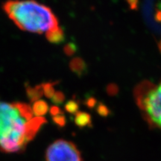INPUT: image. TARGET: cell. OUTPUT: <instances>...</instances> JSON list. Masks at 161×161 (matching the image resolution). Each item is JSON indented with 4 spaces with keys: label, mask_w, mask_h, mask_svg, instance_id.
Masks as SVG:
<instances>
[{
    "label": "cell",
    "mask_w": 161,
    "mask_h": 161,
    "mask_svg": "<svg viewBox=\"0 0 161 161\" xmlns=\"http://www.w3.org/2000/svg\"><path fill=\"white\" fill-rule=\"evenodd\" d=\"M32 108L22 102H0V150L20 152L35 137L46 120L34 117Z\"/></svg>",
    "instance_id": "1"
},
{
    "label": "cell",
    "mask_w": 161,
    "mask_h": 161,
    "mask_svg": "<svg viewBox=\"0 0 161 161\" xmlns=\"http://www.w3.org/2000/svg\"><path fill=\"white\" fill-rule=\"evenodd\" d=\"M3 7L10 19L23 31L42 34L59 26L52 10L36 2H7Z\"/></svg>",
    "instance_id": "2"
},
{
    "label": "cell",
    "mask_w": 161,
    "mask_h": 161,
    "mask_svg": "<svg viewBox=\"0 0 161 161\" xmlns=\"http://www.w3.org/2000/svg\"><path fill=\"white\" fill-rule=\"evenodd\" d=\"M137 104L150 124L161 128V82L143 84L138 87Z\"/></svg>",
    "instance_id": "3"
},
{
    "label": "cell",
    "mask_w": 161,
    "mask_h": 161,
    "mask_svg": "<svg viewBox=\"0 0 161 161\" xmlns=\"http://www.w3.org/2000/svg\"><path fill=\"white\" fill-rule=\"evenodd\" d=\"M45 161H83L80 151L73 142L58 140L48 147Z\"/></svg>",
    "instance_id": "4"
},
{
    "label": "cell",
    "mask_w": 161,
    "mask_h": 161,
    "mask_svg": "<svg viewBox=\"0 0 161 161\" xmlns=\"http://www.w3.org/2000/svg\"><path fill=\"white\" fill-rule=\"evenodd\" d=\"M46 36L48 41L54 44H60L65 41V35L60 26L48 31Z\"/></svg>",
    "instance_id": "5"
},
{
    "label": "cell",
    "mask_w": 161,
    "mask_h": 161,
    "mask_svg": "<svg viewBox=\"0 0 161 161\" xmlns=\"http://www.w3.org/2000/svg\"><path fill=\"white\" fill-rule=\"evenodd\" d=\"M69 67L72 72H73L79 77L84 75L87 72V66L85 61L80 58H73L70 61Z\"/></svg>",
    "instance_id": "6"
},
{
    "label": "cell",
    "mask_w": 161,
    "mask_h": 161,
    "mask_svg": "<svg viewBox=\"0 0 161 161\" xmlns=\"http://www.w3.org/2000/svg\"><path fill=\"white\" fill-rule=\"evenodd\" d=\"M75 123L78 127L80 128L90 127L92 125L91 116L88 113L78 111L75 114Z\"/></svg>",
    "instance_id": "7"
},
{
    "label": "cell",
    "mask_w": 161,
    "mask_h": 161,
    "mask_svg": "<svg viewBox=\"0 0 161 161\" xmlns=\"http://www.w3.org/2000/svg\"><path fill=\"white\" fill-rule=\"evenodd\" d=\"M26 94L30 102H37L43 96V86L42 84H38L35 86H26Z\"/></svg>",
    "instance_id": "8"
},
{
    "label": "cell",
    "mask_w": 161,
    "mask_h": 161,
    "mask_svg": "<svg viewBox=\"0 0 161 161\" xmlns=\"http://www.w3.org/2000/svg\"><path fill=\"white\" fill-rule=\"evenodd\" d=\"M32 111L37 117H42L49 111V105L45 101L40 99L34 102L32 106Z\"/></svg>",
    "instance_id": "9"
},
{
    "label": "cell",
    "mask_w": 161,
    "mask_h": 161,
    "mask_svg": "<svg viewBox=\"0 0 161 161\" xmlns=\"http://www.w3.org/2000/svg\"><path fill=\"white\" fill-rule=\"evenodd\" d=\"M55 83H51V82H48V83H44L42 84L43 86V95L46 96V98H50L53 96L55 94Z\"/></svg>",
    "instance_id": "10"
},
{
    "label": "cell",
    "mask_w": 161,
    "mask_h": 161,
    "mask_svg": "<svg viewBox=\"0 0 161 161\" xmlns=\"http://www.w3.org/2000/svg\"><path fill=\"white\" fill-rule=\"evenodd\" d=\"M78 109H79V105L76 101L74 100H69L66 102L65 104V110L66 112L71 114H75L78 112Z\"/></svg>",
    "instance_id": "11"
},
{
    "label": "cell",
    "mask_w": 161,
    "mask_h": 161,
    "mask_svg": "<svg viewBox=\"0 0 161 161\" xmlns=\"http://www.w3.org/2000/svg\"><path fill=\"white\" fill-rule=\"evenodd\" d=\"M51 100L54 104H58V105L62 104L64 103V101H65V95L60 91L55 92L53 96L51 98Z\"/></svg>",
    "instance_id": "12"
},
{
    "label": "cell",
    "mask_w": 161,
    "mask_h": 161,
    "mask_svg": "<svg viewBox=\"0 0 161 161\" xmlns=\"http://www.w3.org/2000/svg\"><path fill=\"white\" fill-rule=\"evenodd\" d=\"M64 52L67 56L73 55L77 52V46L73 43H69L65 46Z\"/></svg>",
    "instance_id": "13"
},
{
    "label": "cell",
    "mask_w": 161,
    "mask_h": 161,
    "mask_svg": "<svg viewBox=\"0 0 161 161\" xmlns=\"http://www.w3.org/2000/svg\"><path fill=\"white\" fill-rule=\"evenodd\" d=\"M52 119H53V122H55V124L57 125L59 127L65 126V125L66 123V117L64 114H60V115L54 116V117L52 118Z\"/></svg>",
    "instance_id": "14"
},
{
    "label": "cell",
    "mask_w": 161,
    "mask_h": 161,
    "mask_svg": "<svg viewBox=\"0 0 161 161\" xmlns=\"http://www.w3.org/2000/svg\"><path fill=\"white\" fill-rule=\"evenodd\" d=\"M96 110H97L98 114L102 116H106L109 114V110H108V108H107L105 105H104L103 104L100 103L98 104L97 106V109H96Z\"/></svg>",
    "instance_id": "15"
},
{
    "label": "cell",
    "mask_w": 161,
    "mask_h": 161,
    "mask_svg": "<svg viewBox=\"0 0 161 161\" xmlns=\"http://www.w3.org/2000/svg\"><path fill=\"white\" fill-rule=\"evenodd\" d=\"M49 112H50V114H51V116H53V117L54 116L60 115V114H63V112H62L61 109H60L59 107L58 106L51 107V108H50L49 110Z\"/></svg>",
    "instance_id": "16"
},
{
    "label": "cell",
    "mask_w": 161,
    "mask_h": 161,
    "mask_svg": "<svg viewBox=\"0 0 161 161\" xmlns=\"http://www.w3.org/2000/svg\"><path fill=\"white\" fill-rule=\"evenodd\" d=\"M96 104V100L92 97L89 98L88 99H86L85 102V104L89 108H92L93 107H95Z\"/></svg>",
    "instance_id": "17"
},
{
    "label": "cell",
    "mask_w": 161,
    "mask_h": 161,
    "mask_svg": "<svg viewBox=\"0 0 161 161\" xmlns=\"http://www.w3.org/2000/svg\"><path fill=\"white\" fill-rule=\"evenodd\" d=\"M114 86H115V85L108 86V91L110 94H114V93H115V92L116 91V90H117V89H115V88H114Z\"/></svg>",
    "instance_id": "18"
}]
</instances>
